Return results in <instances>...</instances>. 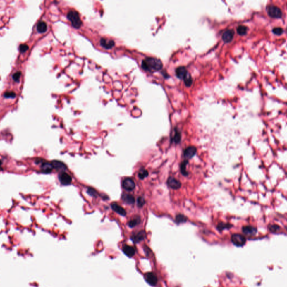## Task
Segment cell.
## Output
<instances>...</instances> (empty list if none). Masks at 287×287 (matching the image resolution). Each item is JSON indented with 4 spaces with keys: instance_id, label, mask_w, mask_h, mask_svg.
Returning a JSON list of instances; mask_svg holds the SVG:
<instances>
[{
    "instance_id": "1",
    "label": "cell",
    "mask_w": 287,
    "mask_h": 287,
    "mask_svg": "<svg viewBox=\"0 0 287 287\" xmlns=\"http://www.w3.org/2000/svg\"><path fill=\"white\" fill-rule=\"evenodd\" d=\"M141 67L146 71L153 73L160 70L163 67V63L158 59L147 57L142 61Z\"/></svg>"
},
{
    "instance_id": "2",
    "label": "cell",
    "mask_w": 287,
    "mask_h": 287,
    "mask_svg": "<svg viewBox=\"0 0 287 287\" xmlns=\"http://www.w3.org/2000/svg\"><path fill=\"white\" fill-rule=\"evenodd\" d=\"M67 19L70 21L73 27L78 29L82 25L80 15L75 10H70L67 15Z\"/></svg>"
},
{
    "instance_id": "3",
    "label": "cell",
    "mask_w": 287,
    "mask_h": 287,
    "mask_svg": "<svg viewBox=\"0 0 287 287\" xmlns=\"http://www.w3.org/2000/svg\"><path fill=\"white\" fill-rule=\"evenodd\" d=\"M267 11L269 16L272 18L280 19L282 17V11L281 8L274 5H268Z\"/></svg>"
},
{
    "instance_id": "4",
    "label": "cell",
    "mask_w": 287,
    "mask_h": 287,
    "mask_svg": "<svg viewBox=\"0 0 287 287\" xmlns=\"http://www.w3.org/2000/svg\"><path fill=\"white\" fill-rule=\"evenodd\" d=\"M231 240L235 246L238 247L244 246L246 242V238L240 234H233L231 237Z\"/></svg>"
},
{
    "instance_id": "5",
    "label": "cell",
    "mask_w": 287,
    "mask_h": 287,
    "mask_svg": "<svg viewBox=\"0 0 287 287\" xmlns=\"http://www.w3.org/2000/svg\"><path fill=\"white\" fill-rule=\"evenodd\" d=\"M197 153V149L194 146H190L186 148L183 152V156L187 159L193 158Z\"/></svg>"
},
{
    "instance_id": "6",
    "label": "cell",
    "mask_w": 287,
    "mask_h": 287,
    "mask_svg": "<svg viewBox=\"0 0 287 287\" xmlns=\"http://www.w3.org/2000/svg\"><path fill=\"white\" fill-rule=\"evenodd\" d=\"M59 179L61 183L63 185H68L71 184L72 182L71 177L67 173L62 172L59 176Z\"/></svg>"
},
{
    "instance_id": "7",
    "label": "cell",
    "mask_w": 287,
    "mask_h": 287,
    "mask_svg": "<svg viewBox=\"0 0 287 287\" xmlns=\"http://www.w3.org/2000/svg\"><path fill=\"white\" fill-rule=\"evenodd\" d=\"M145 281L147 283L152 286H155L158 283V278L156 275L152 273L149 272L145 275Z\"/></svg>"
},
{
    "instance_id": "8",
    "label": "cell",
    "mask_w": 287,
    "mask_h": 287,
    "mask_svg": "<svg viewBox=\"0 0 287 287\" xmlns=\"http://www.w3.org/2000/svg\"><path fill=\"white\" fill-rule=\"evenodd\" d=\"M167 184L168 186L173 190H178L181 187V183L180 181L174 177H170L167 180Z\"/></svg>"
},
{
    "instance_id": "9",
    "label": "cell",
    "mask_w": 287,
    "mask_h": 287,
    "mask_svg": "<svg viewBox=\"0 0 287 287\" xmlns=\"http://www.w3.org/2000/svg\"><path fill=\"white\" fill-rule=\"evenodd\" d=\"M122 187L126 191H133L135 187V183L134 181L130 178H125L122 182Z\"/></svg>"
},
{
    "instance_id": "10",
    "label": "cell",
    "mask_w": 287,
    "mask_h": 287,
    "mask_svg": "<svg viewBox=\"0 0 287 287\" xmlns=\"http://www.w3.org/2000/svg\"><path fill=\"white\" fill-rule=\"evenodd\" d=\"M146 237V232L144 231H140L138 233L133 234L131 239L134 243H139L141 240H144Z\"/></svg>"
},
{
    "instance_id": "11",
    "label": "cell",
    "mask_w": 287,
    "mask_h": 287,
    "mask_svg": "<svg viewBox=\"0 0 287 287\" xmlns=\"http://www.w3.org/2000/svg\"><path fill=\"white\" fill-rule=\"evenodd\" d=\"M234 32L232 29H228L222 34V39L225 43H229L233 40Z\"/></svg>"
},
{
    "instance_id": "12",
    "label": "cell",
    "mask_w": 287,
    "mask_h": 287,
    "mask_svg": "<svg viewBox=\"0 0 287 287\" xmlns=\"http://www.w3.org/2000/svg\"><path fill=\"white\" fill-rule=\"evenodd\" d=\"M188 73L187 69L184 66H180L176 69V76L181 80H184Z\"/></svg>"
},
{
    "instance_id": "13",
    "label": "cell",
    "mask_w": 287,
    "mask_h": 287,
    "mask_svg": "<svg viewBox=\"0 0 287 287\" xmlns=\"http://www.w3.org/2000/svg\"><path fill=\"white\" fill-rule=\"evenodd\" d=\"M100 44L102 47L109 49L114 46L115 43L114 40L109 39L106 38H102L100 40Z\"/></svg>"
},
{
    "instance_id": "14",
    "label": "cell",
    "mask_w": 287,
    "mask_h": 287,
    "mask_svg": "<svg viewBox=\"0 0 287 287\" xmlns=\"http://www.w3.org/2000/svg\"><path fill=\"white\" fill-rule=\"evenodd\" d=\"M242 231L243 233L247 236H255L257 232L256 228L250 226H246L242 227Z\"/></svg>"
},
{
    "instance_id": "15",
    "label": "cell",
    "mask_w": 287,
    "mask_h": 287,
    "mask_svg": "<svg viewBox=\"0 0 287 287\" xmlns=\"http://www.w3.org/2000/svg\"><path fill=\"white\" fill-rule=\"evenodd\" d=\"M122 251L123 253L129 257L134 256L136 253V249L131 246L125 245L122 247Z\"/></svg>"
},
{
    "instance_id": "16",
    "label": "cell",
    "mask_w": 287,
    "mask_h": 287,
    "mask_svg": "<svg viewBox=\"0 0 287 287\" xmlns=\"http://www.w3.org/2000/svg\"><path fill=\"white\" fill-rule=\"evenodd\" d=\"M54 169L52 164L48 162H42L41 164V171L43 173L48 174L51 173Z\"/></svg>"
},
{
    "instance_id": "17",
    "label": "cell",
    "mask_w": 287,
    "mask_h": 287,
    "mask_svg": "<svg viewBox=\"0 0 287 287\" xmlns=\"http://www.w3.org/2000/svg\"><path fill=\"white\" fill-rule=\"evenodd\" d=\"M111 207L114 211L122 216H125L126 215V210L123 207H121L120 205H118L116 202L112 203Z\"/></svg>"
},
{
    "instance_id": "18",
    "label": "cell",
    "mask_w": 287,
    "mask_h": 287,
    "mask_svg": "<svg viewBox=\"0 0 287 287\" xmlns=\"http://www.w3.org/2000/svg\"><path fill=\"white\" fill-rule=\"evenodd\" d=\"M181 140V134L179 130L175 128L174 129L173 134L171 138V141L175 144H178L180 142Z\"/></svg>"
},
{
    "instance_id": "19",
    "label": "cell",
    "mask_w": 287,
    "mask_h": 287,
    "mask_svg": "<svg viewBox=\"0 0 287 287\" xmlns=\"http://www.w3.org/2000/svg\"><path fill=\"white\" fill-rule=\"evenodd\" d=\"M51 164H52V166L54 167V168L57 169V170L65 171L66 169V165L64 163H63L62 162H61L60 161H59V160H53L52 161Z\"/></svg>"
},
{
    "instance_id": "20",
    "label": "cell",
    "mask_w": 287,
    "mask_h": 287,
    "mask_svg": "<svg viewBox=\"0 0 287 287\" xmlns=\"http://www.w3.org/2000/svg\"><path fill=\"white\" fill-rule=\"evenodd\" d=\"M122 199L126 204L128 205H133L135 201L134 196L128 194H123L122 196Z\"/></svg>"
},
{
    "instance_id": "21",
    "label": "cell",
    "mask_w": 287,
    "mask_h": 287,
    "mask_svg": "<svg viewBox=\"0 0 287 287\" xmlns=\"http://www.w3.org/2000/svg\"><path fill=\"white\" fill-rule=\"evenodd\" d=\"M37 31L40 33H45L47 30V25L46 23L43 21H40L37 25Z\"/></svg>"
},
{
    "instance_id": "22",
    "label": "cell",
    "mask_w": 287,
    "mask_h": 287,
    "mask_svg": "<svg viewBox=\"0 0 287 287\" xmlns=\"http://www.w3.org/2000/svg\"><path fill=\"white\" fill-rule=\"evenodd\" d=\"M188 164V161L187 160H183L182 161L180 164V172L181 174L184 176H187L188 173L186 170V167Z\"/></svg>"
},
{
    "instance_id": "23",
    "label": "cell",
    "mask_w": 287,
    "mask_h": 287,
    "mask_svg": "<svg viewBox=\"0 0 287 287\" xmlns=\"http://www.w3.org/2000/svg\"><path fill=\"white\" fill-rule=\"evenodd\" d=\"M248 28L245 25H239L237 28V32L240 35H245L247 33Z\"/></svg>"
},
{
    "instance_id": "24",
    "label": "cell",
    "mask_w": 287,
    "mask_h": 287,
    "mask_svg": "<svg viewBox=\"0 0 287 287\" xmlns=\"http://www.w3.org/2000/svg\"><path fill=\"white\" fill-rule=\"evenodd\" d=\"M232 225L229 224V223H223V222H220L219 223L218 226H217V229L220 231H223L224 229H229L231 228L232 227Z\"/></svg>"
},
{
    "instance_id": "25",
    "label": "cell",
    "mask_w": 287,
    "mask_h": 287,
    "mask_svg": "<svg viewBox=\"0 0 287 287\" xmlns=\"http://www.w3.org/2000/svg\"><path fill=\"white\" fill-rule=\"evenodd\" d=\"M187 219H187V217L185 215H183V214H178L176 216V221L178 224L185 223V222L187 221Z\"/></svg>"
},
{
    "instance_id": "26",
    "label": "cell",
    "mask_w": 287,
    "mask_h": 287,
    "mask_svg": "<svg viewBox=\"0 0 287 287\" xmlns=\"http://www.w3.org/2000/svg\"><path fill=\"white\" fill-rule=\"evenodd\" d=\"M141 220L140 217H138V218H135L133 220H130L128 223V226L130 227V228H134V227L136 226L137 225H138L140 223Z\"/></svg>"
},
{
    "instance_id": "27",
    "label": "cell",
    "mask_w": 287,
    "mask_h": 287,
    "mask_svg": "<svg viewBox=\"0 0 287 287\" xmlns=\"http://www.w3.org/2000/svg\"><path fill=\"white\" fill-rule=\"evenodd\" d=\"M183 81H184L186 87H190L191 86V85L193 84V79H192V78H191L190 73H188V75L186 76V77L184 79Z\"/></svg>"
},
{
    "instance_id": "28",
    "label": "cell",
    "mask_w": 287,
    "mask_h": 287,
    "mask_svg": "<svg viewBox=\"0 0 287 287\" xmlns=\"http://www.w3.org/2000/svg\"><path fill=\"white\" fill-rule=\"evenodd\" d=\"M148 175H149V173H148L147 171L145 169H140V171H139V174H138V176L141 180H144V178H145L148 176Z\"/></svg>"
},
{
    "instance_id": "29",
    "label": "cell",
    "mask_w": 287,
    "mask_h": 287,
    "mask_svg": "<svg viewBox=\"0 0 287 287\" xmlns=\"http://www.w3.org/2000/svg\"><path fill=\"white\" fill-rule=\"evenodd\" d=\"M87 193L89 194L90 196L94 197H97L98 196V194L97 191L94 190L93 188L91 187H88L87 190Z\"/></svg>"
},
{
    "instance_id": "30",
    "label": "cell",
    "mask_w": 287,
    "mask_h": 287,
    "mask_svg": "<svg viewBox=\"0 0 287 287\" xmlns=\"http://www.w3.org/2000/svg\"><path fill=\"white\" fill-rule=\"evenodd\" d=\"M272 32L274 34H275L276 35H281L283 33L284 30H283V29L281 27H276V28H274L273 29Z\"/></svg>"
},
{
    "instance_id": "31",
    "label": "cell",
    "mask_w": 287,
    "mask_h": 287,
    "mask_svg": "<svg viewBox=\"0 0 287 287\" xmlns=\"http://www.w3.org/2000/svg\"><path fill=\"white\" fill-rule=\"evenodd\" d=\"M280 229H281L280 227L276 224L270 225L269 226V229L270 230V231L271 232H273V233L278 232L280 230Z\"/></svg>"
},
{
    "instance_id": "32",
    "label": "cell",
    "mask_w": 287,
    "mask_h": 287,
    "mask_svg": "<svg viewBox=\"0 0 287 287\" xmlns=\"http://www.w3.org/2000/svg\"><path fill=\"white\" fill-rule=\"evenodd\" d=\"M4 97L6 98H14L16 97V94L13 92L8 91L4 93Z\"/></svg>"
},
{
    "instance_id": "33",
    "label": "cell",
    "mask_w": 287,
    "mask_h": 287,
    "mask_svg": "<svg viewBox=\"0 0 287 287\" xmlns=\"http://www.w3.org/2000/svg\"><path fill=\"white\" fill-rule=\"evenodd\" d=\"M145 204V200L142 197H139L137 200V205L139 207H142Z\"/></svg>"
},
{
    "instance_id": "34",
    "label": "cell",
    "mask_w": 287,
    "mask_h": 287,
    "mask_svg": "<svg viewBox=\"0 0 287 287\" xmlns=\"http://www.w3.org/2000/svg\"><path fill=\"white\" fill-rule=\"evenodd\" d=\"M21 76V71H18V72L13 73V79L15 82H19L20 80Z\"/></svg>"
},
{
    "instance_id": "35",
    "label": "cell",
    "mask_w": 287,
    "mask_h": 287,
    "mask_svg": "<svg viewBox=\"0 0 287 287\" xmlns=\"http://www.w3.org/2000/svg\"><path fill=\"white\" fill-rule=\"evenodd\" d=\"M28 49H29V46L25 44H21L19 46V51L21 53H24L27 52Z\"/></svg>"
}]
</instances>
